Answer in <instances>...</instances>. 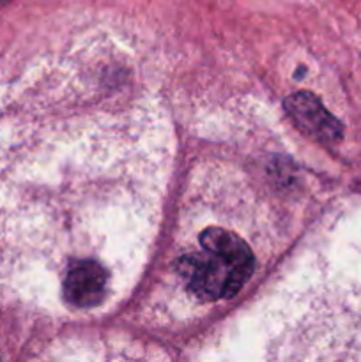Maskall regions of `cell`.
<instances>
[{
  "instance_id": "2",
  "label": "cell",
  "mask_w": 361,
  "mask_h": 362,
  "mask_svg": "<svg viewBox=\"0 0 361 362\" xmlns=\"http://www.w3.org/2000/svg\"><path fill=\"white\" fill-rule=\"evenodd\" d=\"M11 2H13V0H0V9H2V7H6V6H9Z\"/></svg>"
},
{
  "instance_id": "1",
  "label": "cell",
  "mask_w": 361,
  "mask_h": 362,
  "mask_svg": "<svg viewBox=\"0 0 361 362\" xmlns=\"http://www.w3.org/2000/svg\"><path fill=\"white\" fill-rule=\"evenodd\" d=\"M255 271V251L250 239L227 225L205 226L172 267L186 296L197 306L230 299L243 290Z\"/></svg>"
}]
</instances>
